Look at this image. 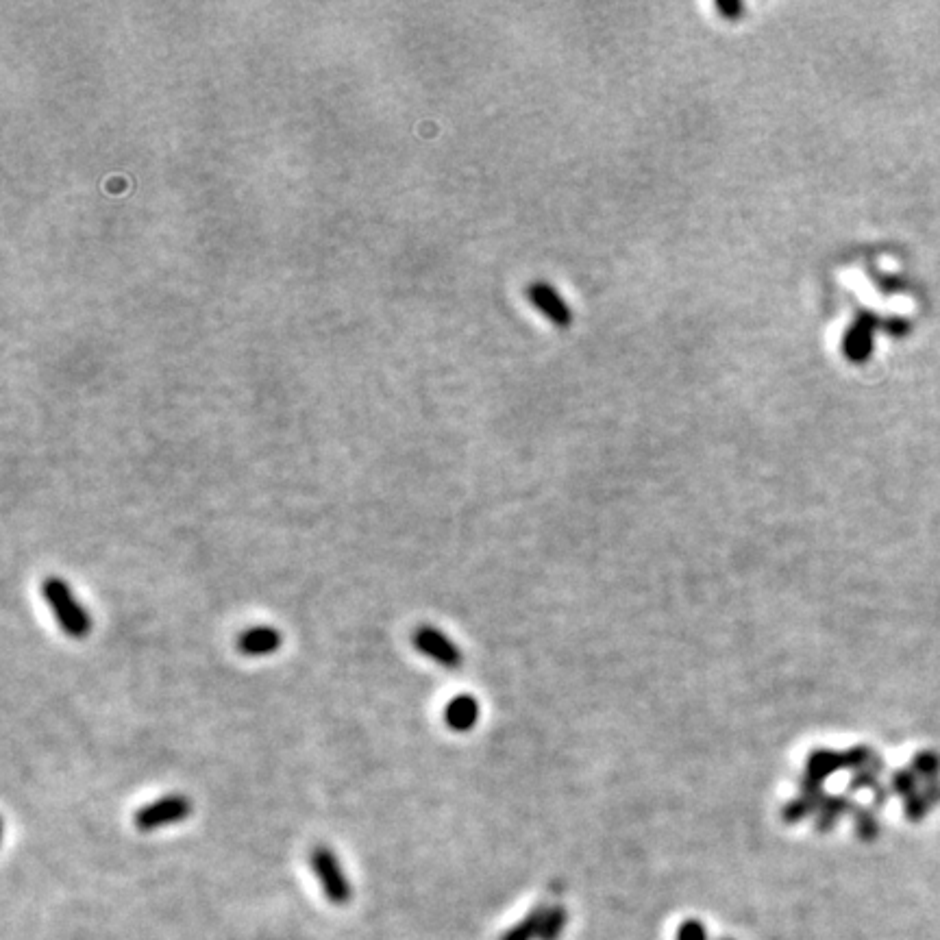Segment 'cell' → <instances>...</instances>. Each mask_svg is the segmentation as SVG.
Returning <instances> with one entry per match:
<instances>
[{"label":"cell","mask_w":940,"mask_h":940,"mask_svg":"<svg viewBox=\"0 0 940 940\" xmlns=\"http://www.w3.org/2000/svg\"><path fill=\"white\" fill-rule=\"evenodd\" d=\"M42 597L61 627V632L74 640L88 638L92 632V616L74 597L72 588L59 577H46L42 581Z\"/></svg>","instance_id":"cell-1"},{"label":"cell","mask_w":940,"mask_h":940,"mask_svg":"<svg viewBox=\"0 0 940 940\" xmlns=\"http://www.w3.org/2000/svg\"><path fill=\"white\" fill-rule=\"evenodd\" d=\"M309 867L318 877L320 888L333 906H346L353 899V886L344 875L342 864L329 847L318 845L309 851Z\"/></svg>","instance_id":"cell-2"},{"label":"cell","mask_w":940,"mask_h":940,"mask_svg":"<svg viewBox=\"0 0 940 940\" xmlns=\"http://www.w3.org/2000/svg\"><path fill=\"white\" fill-rule=\"evenodd\" d=\"M192 814V801L185 795H166L148 803L133 814V825L140 832H155L159 827L175 825Z\"/></svg>","instance_id":"cell-3"},{"label":"cell","mask_w":940,"mask_h":940,"mask_svg":"<svg viewBox=\"0 0 940 940\" xmlns=\"http://www.w3.org/2000/svg\"><path fill=\"white\" fill-rule=\"evenodd\" d=\"M412 645L431 658L434 662L447 666V669H457L462 664V651L453 645V640L444 636L440 629L423 625L418 627L412 636Z\"/></svg>","instance_id":"cell-4"},{"label":"cell","mask_w":940,"mask_h":940,"mask_svg":"<svg viewBox=\"0 0 940 940\" xmlns=\"http://www.w3.org/2000/svg\"><path fill=\"white\" fill-rule=\"evenodd\" d=\"M281 642H283V636L275 627L257 625L242 632L238 640H235V647H238L242 655H249V658H266V655L279 651Z\"/></svg>","instance_id":"cell-5"},{"label":"cell","mask_w":940,"mask_h":940,"mask_svg":"<svg viewBox=\"0 0 940 940\" xmlns=\"http://www.w3.org/2000/svg\"><path fill=\"white\" fill-rule=\"evenodd\" d=\"M479 719V705L470 695H460L449 701L447 710H444V721L455 732H468Z\"/></svg>","instance_id":"cell-6"},{"label":"cell","mask_w":940,"mask_h":940,"mask_svg":"<svg viewBox=\"0 0 940 940\" xmlns=\"http://www.w3.org/2000/svg\"><path fill=\"white\" fill-rule=\"evenodd\" d=\"M531 301H534L538 307H542L544 312H547V316H551L555 320V323H566V320H568L566 307L562 305V301L549 288L536 286L534 290H531Z\"/></svg>","instance_id":"cell-7"},{"label":"cell","mask_w":940,"mask_h":940,"mask_svg":"<svg viewBox=\"0 0 940 940\" xmlns=\"http://www.w3.org/2000/svg\"><path fill=\"white\" fill-rule=\"evenodd\" d=\"M544 910L531 912L527 919H523L518 925H514L510 932L503 934L501 940H534L540 936V925H542Z\"/></svg>","instance_id":"cell-8"},{"label":"cell","mask_w":940,"mask_h":940,"mask_svg":"<svg viewBox=\"0 0 940 940\" xmlns=\"http://www.w3.org/2000/svg\"><path fill=\"white\" fill-rule=\"evenodd\" d=\"M564 925H566V912L562 908H553L549 912H544L538 940H558L564 932Z\"/></svg>","instance_id":"cell-9"},{"label":"cell","mask_w":940,"mask_h":940,"mask_svg":"<svg viewBox=\"0 0 940 940\" xmlns=\"http://www.w3.org/2000/svg\"><path fill=\"white\" fill-rule=\"evenodd\" d=\"M677 940H708V932H705V927H703L701 921L690 919V921H684L682 925H679Z\"/></svg>","instance_id":"cell-10"},{"label":"cell","mask_w":940,"mask_h":940,"mask_svg":"<svg viewBox=\"0 0 940 940\" xmlns=\"http://www.w3.org/2000/svg\"><path fill=\"white\" fill-rule=\"evenodd\" d=\"M725 940H729V938H725Z\"/></svg>","instance_id":"cell-11"}]
</instances>
